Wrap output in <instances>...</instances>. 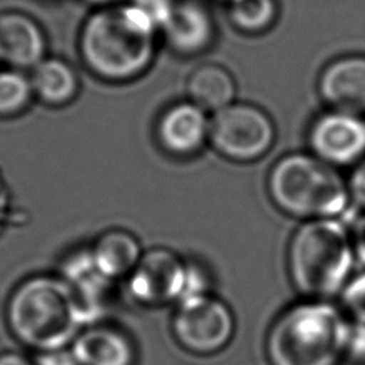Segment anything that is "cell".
<instances>
[{
    "label": "cell",
    "mask_w": 365,
    "mask_h": 365,
    "mask_svg": "<svg viewBox=\"0 0 365 365\" xmlns=\"http://www.w3.org/2000/svg\"><path fill=\"white\" fill-rule=\"evenodd\" d=\"M341 308L352 324L365 325V272L348 279L341 291Z\"/></svg>",
    "instance_id": "44dd1931"
},
{
    "label": "cell",
    "mask_w": 365,
    "mask_h": 365,
    "mask_svg": "<svg viewBox=\"0 0 365 365\" xmlns=\"http://www.w3.org/2000/svg\"><path fill=\"white\" fill-rule=\"evenodd\" d=\"M190 101L205 111H218L232 104L235 81L232 76L218 64L197 67L187 81Z\"/></svg>",
    "instance_id": "ac0fdd59"
},
{
    "label": "cell",
    "mask_w": 365,
    "mask_h": 365,
    "mask_svg": "<svg viewBox=\"0 0 365 365\" xmlns=\"http://www.w3.org/2000/svg\"><path fill=\"white\" fill-rule=\"evenodd\" d=\"M90 251L98 269L113 281L128 277L143 255L140 241L123 228L104 231Z\"/></svg>",
    "instance_id": "2e32d148"
},
{
    "label": "cell",
    "mask_w": 365,
    "mask_h": 365,
    "mask_svg": "<svg viewBox=\"0 0 365 365\" xmlns=\"http://www.w3.org/2000/svg\"><path fill=\"white\" fill-rule=\"evenodd\" d=\"M86 1L93 3V4H100L101 7H104V6H110L111 4L110 1H113V0H86Z\"/></svg>",
    "instance_id": "4316f807"
},
{
    "label": "cell",
    "mask_w": 365,
    "mask_h": 365,
    "mask_svg": "<svg viewBox=\"0 0 365 365\" xmlns=\"http://www.w3.org/2000/svg\"><path fill=\"white\" fill-rule=\"evenodd\" d=\"M163 29L173 50L194 54L205 50L212 40L211 16L195 3L174 4Z\"/></svg>",
    "instance_id": "9a60e30c"
},
{
    "label": "cell",
    "mask_w": 365,
    "mask_h": 365,
    "mask_svg": "<svg viewBox=\"0 0 365 365\" xmlns=\"http://www.w3.org/2000/svg\"><path fill=\"white\" fill-rule=\"evenodd\" d=\"M70 349L78 365H134L135 348L121 329L93 324L81 329Z\"/></svg>",
    "instance_id": "5bb4252c"
},
{
    "label": "cell",
    "mask_w": 365,
    "mask_h": 365,
    "mask_svg": "<svg viewBox=\"0 0 365 365\" xmlns=\"http://www.w3.org/2000/svg\"><path fill=\"white\" fill-rule=\"evenodd\" d=\"M171 327L182 348L192 354L208 355L221 351L231 341L235 319L224 301L204 292L177 304Z\"/></svg>",
    "instance_id": "ba28073f"
},
{
    "label": "cell",
    "mask_w": 365,
    "mask_h": 365,
    "mask_svg": "<svg viewBox=\"0 0 365 365\" xmlns=\"http://www.w3.org/2000/svg\"><path fill=\"white\" fill-rule=\"evenodd\" d=\"M155 134L168 154L194 155L210 138V118L207 111L192 101L175 103L160 115Z\"/></svg>",
    "instance_id": "8fae6325"
},
{
    "label": "cell",
    "mask_w": 365,
    "mask_h": 365,
    "mask_svg": "<svg viewBox=\"0 0 365 365\" xmlns=\"http://www.w3.org/2000/svg\"><path fill=\"white\" fill-rule=\"evenodd\" d=\"M275 140L271 117L254 104L232 103L210 118L212 148L222 157L247 163L265 155Z\"/></svg>",
    "instance_id": "52a82bcc"
},
{
    "label": "cell",
    "mask_w": 365,
    "mask_h": 365,
    "mask_svg": "<svg viewBox=\"0 0 365 365\" xmlns=\"http://www.w3.org/2000/svg\"><path fill=\"white\" fill-rule=\"evenodd\" d=\"M0 365H34V361L29 359L20 352L4 351L0 352Z\"/></svg>",
    "instance_id": "484cf974"
},
{
    "label": "cell",
    "mask_w": 365,
    "mask_h": 365,
    "mask_svg": "<svg viewBox=\"0 0 365 365\" xmlns=\"http://www.w3.org/2000/svg\"><path fill=\"white\" fill-rule=\"evenodd\" d=\"M6 322L14 339L36 354L70 348L86 327L66 281L50 274L30 275L14 287Z\"/></svg>",
    "instance_id": "7a4b0ae2"
},
{
    "label": "cell",
    "mask_w": 365,
    "mask_h": 365,
    "mask_svg": "<svg viewBox=\"0 0 365 365\" xmlns=\"http://www.w3.org/2000/svg\"><path fill=\"white\" fill-rule=\"evenodd\" d=\"M30 81L34 97L50 107H61L73 101L80 87L74 68L57 57H46L31 68Z\"/></svg>",
    "instance_id": "e0dca14e"
},
{
    "label": "cell",
    "mask_w": 365,
    "mask_h": 365,
    "mask_svg": "<svg viewBox=\"0 0 365 365\" xmlns=\"http://www.w3.org/2000/svg\"><path fill=\"white\" fill-rule=\"evenodd\" d=\"M46 34L31 16L19 10L0 11V61L26 71L46 58Z\"/></svg>",
    "instance_id": "4fadbf2b"
},
{
    "label": "cell",
    "mask_w": 365,
    "mask_h": 365,
    "mask_svg": "<svg viewBox=\"0 0 365 365\" xmlns=\"http://www.w3.org/2000/svg\"><path fill=\"white\" fill-rule=\"evenodd\" d=\"M267 188L285 214L305 218H335L349 202L346 181L336 168L312 153H291L269 170Z\"/></svg>",
    "instance_id": "5b68a950"
},
{
    "label": "cell",
    "mask_w": 365,
    "mask_h": 365,
    "mask_svg": "<svg viewBox=\"0 0 365 365\" xmlns=\"http://www.w3.org/2000/svg\"><path fill=\"white\" fill-rule=\"evenodd\" d=\"M153 19L137 4H110L91 13L78 34L84 66L107 81H128L141 76L155 54Z\"/></svg>",
    "instance_id": "6da1fadb"
},
{
    "label": "cell",
    "mask_w": 365,
    "mask_h": 365,
    "mask_svg": "<svg viewBox=\"0 0 365 365\" xmlns=\"http://www.w3.org/2000/svg\"><path fill=\"white\" fill-rule=\"evenodd\" d=\"M346 352L351 354L356 361L365 362V325H358L351 322V332H349Z\"/></svg>",
    "instance_id": "cb8c5ba5"
},
{
    "label": "cell",
    "mask_w": 365,
    "mask_h": 365,
    "mask_svg": "<svg viewBox=\"0 0 365 365\" xmlns=\"http://www.w3.org/2000/svg\"><path fill=\"white\" fill-rule=\"evenodd\" d=\"M202 268L167 248L143 252L128 275V292L140 304L158 307L208 292Z\"/></svg>",
    "instance_id": "8992f818"
},
{
    "label": "cell",
    "mask_w": 365,
    "mask_h": 365,
    "mask_svg": "<svg viewBox=\"0 0 365 365\" xmlns=\"http://www.w3.org/2000/svg\"><path fill=\"white\" fill-rule=\"evenodd\" d=\"M318 91L329 108L364 117L365 56H344L327 64L318 78Z\"/></svg>",
    "instance_id": "7c38bea8"
},
{
    "label": "cell",
    "mask_w": 365,
    "mask_h": 365,
    "mask_svg": "<svg viewBox=\"0 0 365 365\" xmlns=\"http://www.w3.org/2000/svg\"><path fill=\"white\" fill-rule=\"evenodd\" d=\"M167 1H171V0H167ZM171 3H173V1H171Z\"/></svg>",
    "instance_id": "83f0119b"
},
{
    "label": "cell",
    "mask_w": 365,
    "mask_h": 365,
    "mask_svg": "<svg viewBox=\"0 0 365 365\" xmlns=\"http://www.w3.org/2000/svg\"><path fill=\"white\" fill-rule=\"evenodd\" d=\"M354 255L351 234L336 218L307 220L288 244L291 282L307 299H328L346 285Z\"/></svg>",
    "instance_id": "277c9868"
},
{
    "label": "cell",
    "mask_w": 365,
    "mask_h": 365,
    "mask_svg": "<svg viewBox=\"0 0 365 365\" xmlns=\"http://www.w3.org/2000/svg\"><path fill=\"white\" fill-rule=\"evenodd\" d=\"M346 184L349 198L359 207L365 208V157L356 163Z\"/></svg>",
    "instance_id": "7402d4cb"
},
{
    "label": "cell",
    "mask_w": 365,
    "mask_h": 365,
    "mask_svg": "<svg viewBox=\"0 0 365 365\" xmlns=\"http://www.w3.org/2000/svg\"><path fill=\"white\" fill-rule=\"evenodd\" d=\"M34 97L30 76L23 70H0V117L7 118L23 113Z\"/></svg>",
    "instance_id": "d6986e66"
},
{
    "label": "cell",
    "mask_w": 365,
    "mask_h": 365,
    "mask_svg": "<svg viewBox=\"0 0 365 365\" xmlns=\"http://www.w3.org/2000/svg\"><path fill=\"white\" fill-rule=\"evenodd\" d=\"M230 20L241 31L259 33L277 19L275 0H230Z\"/></svg>",
    "instance_id": "ffe728a7"
},
{
    "label": "cell",
    "mask_w": 365,
    "mask_h": 365,
    "mask_svg": "<svg viewBox=\"0 0 365 365\" xmlns=\"http://www.w3.org/2000/svg\"><path fill=\"white\" fill-rule=\"evenodd\" d=\"M308 144L315 157L334 167L355 164L365 157V120L331 108L311 123Z\"/></svg>",
    "instance_id": "9c48e42d"
},
{
    "label": "cell",
    "mask_w": 365,
    "mask_h": 365,
    "mask_svg": "<svg viewBox=\"0 0 365 365\" xmlns=\"http://www.w3.org/2000/svg\"><path fill=\"white\" fill-rule=\"evenodd\" d=\"M351 321L327 299H305L282 311L269 327L271 365H336L346 354Z\"/></svg>",
    "instance_id": "3957f363"
},
{
    "label": "cell",
    "mask_w": 365,
    "mask_h": 365,
    "mask_svg": "<svg viewBox=\"0 0 365 365\" xmlns=\"http://www.w3.org/2000/svg\"><path fill=\"white\" fill-rule=\"evenodd\" d=\"M34 365H78L70 348L37 352Z\"/></svg>",
    "instance_id": "603a6c76"
},
{
    "label": "cell",
    "mask_w": 365,
    "mask_h": 365,
    "mask_svg": "<svg viewBox=\"0 0 365 365\" xmlns=\"http://www.w3.org/2000/svg\"><path fill=\"white\" fill-rule=\"evenodd\" d=\"M58 275L71 289L84 325L97 324L106 312L114 281L98 269L90 248H80L67 255Z\"/></svg>",
    "instance_id": "30bf717a"
},
{
    "label": "cell",
    "mask_w": 365,
    "mask_h": 365,
    "mask_svg": "<svg viewBox=\"0 0 365 365\" xmlns=\"http://www.w3.org/2000/svg\"><path fill=\"white\" fill-rule=\"evenodd\" d=\"M351 241L355 255L365 264V214L356 218L351 230Z\"/></svg>",
    "instance_id": "d4e9b609"
}]
</instances>
